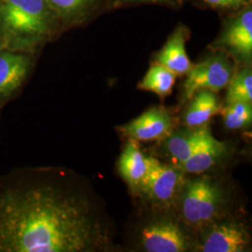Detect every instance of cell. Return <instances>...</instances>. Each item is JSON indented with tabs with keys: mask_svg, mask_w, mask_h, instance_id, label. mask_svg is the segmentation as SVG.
<instances>
[{
	"mask_svg": "<svg viewBox=\"0 0 252 252\" xmlns=\"http://www.w3.org/2000/svg\"><path fill=\"white\" fill-rule=\"evenodd\" d=\"M187 1L188 0H109L108 11L142 4H153L171 9H180Z\"/></svg>",
	"mask_w": 252,
	"mask_h": 252,
	"instance_id": "cell-20",
	"label": "cell"
},
{
	"mask_svg": "<svg viewBox=\"0 0 252 252\" xmlns=\"http://www.w3.org/2000/svg\"><path fill=\"white\" fill-rule=\"evenodd\" d=\"M61 24L67 26L87 22L108 11L109 0H46Z\"/></svg>",
	"mask_w": 252,
	"mask_h": 252,
	"instance_id": "cell-12",
	"label": "cell"
},
{
	"mask_svg": "<svg viewBox=\"0 0 252 252\" xmlns=\"http://www.w3.org/2000/svg\"><path fill=\"white\" fill-rule=\"evenodd\" d=\"M201 2L207 8L227 12L228 14L243 9L249 4H252L249 0H201Z\"/></svg>",
	"mask_w": 252,
	"mask_h": 252,
	"instance_id": "cell-21",
	"label": "cell"
},
{
	"mask_svg": "<svg viewBox=\"0 0 252 252\" xmlns=\"http://www.w3.org/2000/svg\"><path fill=\"white\" fill-rule=\"evenodd\" d=\"M225 152V143L219 141L209 132L189 159L180 167L185 173L202 174L215 165Z\"/></svg>",
	"mask_w": 252,
	"mask_h": 252,
	"instance_id": "cell-15",
	"label": "cell"
},
{
	"mask_svg": "<svg viewBox=\"0 0 252 252\" xmlns=\"http://www.w3.org/2000/svg\"><path fill=\"white\" fill-rule=\"evenodd\" d=\"M119 171L132 190L137 192L148 171V157L142 153L137 141L129 138L119 159Z\"/></svg>",
	"mask_w": 252,
	"mask_h": 252,
	"instance_id": "cell-14",
	"label": "cell"
},
{
	"mask_svg": "<svg viewBox=\"0 0 252 252\" xmlns=\"http://www.w3.org/2000/svg\"><path fill=\"white\" fill-rule=\"evenodd\" d=\"M189 38V28L180 24L156 55L155 62L165 66L178 76L186 75L192 65L185 48Z\"/></svg>",
	"mask_w": 252,
	"mask_h": 252,
	"instance_id": "cell-11",
	"label": "cell"
},
{
	"mask_svg": "<svg viewBox=\"0 0 252 252\" xmlns=\"http://www.w3.org/2000/svg\"><path fill=\"white\" fill-rule=\"evenodd\" d=\"M177 78V74L172 72L162 64L154 62L143 79L137 84V88L153 92L163 99L171 94Z\"/></svg>",
	"mask_w": 252,
	"mask_h": 252,
	"instance_id": "cell-17",
	"label": "cell"
},
{
	"mask_svg": "<svg viewBox=\"0 0 252 252\" xmlns=\"http://www.w3.org/2000/svg\"><path fill=\"white\" fill-rule=\"evenodd\" d=\"M139 243L148 252H185L192 247L186 230L170 217L157 218L148 222L140 231Z\"/></svg>",
	"mask_w": 252,
	"mask_h": 252,
	"instance_id": "cell-8",
	"label": "cell"
},
{
	"mask_svg": "<svg viewBox=\"0 0 252 252\" xmlns=\"http://www.w3.org/2000/svg\"><path fill=\"white\" fill-rule=\"evenodd\" d=\"M229 15L212 49L225 53L236 62L249 64L252 57V4Z\"/></svg>",
	"mask_w": 252,
	"mask_h": 252,
	"instance_id": "cell-6",
	"label": "cell"
},
{
	"mask_svg": "<svg viewBox=\"0 0 252 252\" xmlns=\"http://www.w3.org/2000/svg\"><path fill=\"white\" fill-rule=\"evenodd\" d=\"M0 121H1V111H0Z\"/></svg>",
	"mask_w": 252,
	"mask_h": 252,
	"instance_id": "cell-23",
	"label": "cell"
},
{
	"mask_svg": "<svg viewBox=\"0 0 252 252\" xmlns=\"http://www.w3.org/2000/svg\"><path fill=\"white\" fill-rule=\"evenodd\" d=\"M60 21L46 0H1V46L36 52L51 39Z\"/></svg>",
	"mask_w": 252,
	"mask_h": 252,
	"instance_id": "cell-2",
	"label": "cell"
},
{
	"mask_svg": "<svg viewBox=\"0 0 252 252\" xmlns=\"http://www.w3.org/2000/svg\"><path fill=\"white\" fill-rule=\"evenodd\" d=\"M110 233L90 185L54 166L0 176V252L105 251Z\"/></svg>",
	"mask_w": 252,
	"mask_h": 252,
	"instance_id": "cell-1",
	"label": "cell"
},
{
	"mask_svg": "<svg viewBox=\"0 0 252 252\" xmlns=\"http://www.w3.org/2000/svg\"><path fill=\"white\" fill-rule=\"evenodd\" d=\"M36 54V51L0 46V111L21 94L34 67Z\"/></svg>",
	"mask_w": 252,
	"mask_h": 252,
	"instance_id": "cell-7",
	"label": "cell"
},
{
	"mask_svg": "<svg viewBox=\"0 0 252 252\" xmlns=\"http://www.w3.org/2000/svg\"><path fill=\"white\" fill-rule=\"evenodd\" d=\"M251 236L237 221L211 223L199 244L203 252H244L249 251Z\"/></svg>",
	"mask_w": 252,
	"mask_h": 252,
	"instance_id": "cell-9",
	"label": "cell"
},
{
	"mask_svg": "<svg viewBox=\"0 0 252 252\" xmlns=\"http://www.w3.org/2000/svg\"><path fill=\"white\" fill-rule=\"evenodd\" d=\"M180 215L187 225L203 228L213 223L224 204V195L215 181L201 177L185 180L179 198Z\"/></svg>",
	"mask_w": 252,
	"mask_h": 252,
	"instance_id": "cell-3",
	"label": "cell"
},
{
	"mask_svg": "<svg viewBox=\"0 0 252 252\" xmlns=\"http://www.w3.org/2000/svg\"><path fill=\"white\" fill-rule=\"evenodd\" d=\"M174 119L165 108L148 109L131 123L120 127V131L135 141L162 139L173 131Z\"/></svg>",
	"mask_w": 252,
	"mask_h": 252,
	"instance_id": "cell-10",
	"label": "cell"
},
{
	"mask_svg": "<svg viewBox=\"0 0 252 252\" xmlns=\"http://www.w3.org/2000/svg\"><path fill=\"white\" fill-rule=\"evenodd\" d=\"M209 130L207 127L185 128L172 131L164 137V153L169 157L174 165L179 166L186 162L200 143L205 139Z\"/></svg>",
	"mask_w": 252,
	"mask_h": 252,
	"instance_id": "cell-13",
	"label": "cell"
},
{
	"mask_svg": "<svg viewBox=\"0 0 252 252\" xmlns=\"http://www.w3.org/2000/svg\"><path fill=\"white\" fill-rule=\"evenodd\" d=\"M0 46H1V33H0Z\"/></svg>",
	"mask_w": 252,
	"mask_h": 252,
	"instance_id": "cell-22",
	"label": "cell"
},
{
	"mask_svg": "<svg viewBox=\"0 0 252 252\" xmlns=\"http://www.w3.org/2000/svg\"><path fill=\"white\" fill-rule=\"evenodd\" d=\"M189 101L183 116V124L189 128L206 126L221 108L216 94L211 91H199Z\"/></svg>",
	"mask_w": 252,
	"mask_h": 252,
	"instance_id": "cell-16",
	"label": "cell"
},
{
	"mask_svg": "<svg viewBox=\"0 0 252 252\" xmlns=\"http://www.w3.org/2000/svg\"><path fill=\"white\" fill-rule=\"evenodd\" d=\"M220 113L221 114L224 126L228 130H240L252 125V103H226L225 106L220 108Z\"/></svg>",
	"mask_w": 252,
	"mask_h": 252,
	"instance_id": "cell-19",
	"label": "cell"
},
{
	"mask_svg": "<svg viewBox=\"0 0 252 252\" xmlns=\"http://www.w3.org/2000/svg\"><path fill=\"white\" fill-rule=\"evenodd\" d=\"M249 1H250V2H251V3H252V0H249Z\"/></svg>",
	"mask_w": 252,
	"mask_h": 252,
	"instance_id": "cell-24",
	"label": "cell"
},
{
	"mask_svg": "<svg viewBox=\"0 0 252 252\" xmlns=\"http://www.w3.org/2000/svg\"><path fill=\"white\" fill-rule=\"evenodd\" d=\"M185 174L179 166L148 157V171L137 192L156 207H169L179 198Z\"/></svg>",
	"mask_w": 252,
	"mask_h": 252,
	"instance_id": "cell-5",
	"label": "cell"
},
{
	"mask_svg": "<svg viewBox=\"0 0 252 252\" xmlns=\"http://www.w3.org/2000/svg\"><path fill=\"white\" fill-rule=\"evenodd\" d=\"M226 88V103H252V71L251 65L246 64L242 69L234 72Z\"/></svg>",
	"mask_w": 252,
	"mask_h": 252,
	"instance_id": "cell-18",
	"label": "cell"
},
{
	"mask_svg": "<svg viewBox=\"0 0 252 252\" xmlns=\"http://www.w3.org/2000/svg\"><path fill=\"white\" fill-rule=\"evenodd\" d=\"M234 72L233 59L223 52L214 51L201 62L192 64L186 74L182 102L189 101L199 91L217 93L224 89Z\"/></svg>",
	"mask_w": 252,
	"mask_h": 252,
	"instance_id": "cell-4",
	"label": "cell"
}]
</instances>
